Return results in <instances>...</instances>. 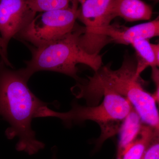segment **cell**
<instances>
[{"mask_svg":"<svg viewBox=\"0 0 159 159\" xmlns=\"http://www.w3.org/2000/svg\"><path fill=\"white\" fill-rule=\"evenodd\" d=\"M142 123L139 114L133 109L123 120L119 129L117 159L122 156L138 138L143 124Z\"/></svg>","mask_w":159,"mask_h":159,"instance_id":"cell-10","label":"cell"},{"mask_svg":"<svg viewBox=\"0 0 159 159\" xmlns=\"http://www.w3.org/2000/svg\"><path fill=\"white\" fill-rule=\"evenodd\" d=\"M79 1L66 9L42 12L16 38L28 42L35 48L54 42L74 30L78 19Z\"/></svg>","mask_w":159,"mask_h":159,"instance_id":"cell-5","label":"cell"},{"mask_svg":"<svg viewBox=\"0 0 159 159\" xmlns=\"http://www.w3.org/2000/svg\"><path fill=\"white\" fill-rule=\"evenodd\" d=\"M27 0H0V37L6 48L36 16Z\"/></svg>","mask_w":159,"mask_h":159,"instance_id":"cell-7","label":"cell"},{"mask_svg":"<svg viewBox=\"0 0 159 159\" xmlns=\"http://www.w3.org/2000/svg\"><path fill=\"white\" fill-rule=\"evenodd\" d=\"M84 27L76 25L72 32L62 38L31 50L32 57L26 61V67L21 69L28 79L36 72L51 71L66 74L79 80L77 65H85L95 72L102 67L99 54H90L80 45V37L84 32Z\"/></svg>","mask_w":159,"mask_h":159,"instance_id":"cell-3","label":"cell"},{"mask_svg":"<svg viewBox=\"0 0 159 159\" xmlns=\"http://www.w3.org/2000/svg\"><path fill=\"white\" fill-rule=\"evenodd\" d=\"M156 1H159V0H156Z\"/></svg>","mask_w":159,"mask_h":159,"instance_id":"cell-17","label":"cell"},{"mask_svg":"<svg viewBox=\"0 0 159 159\" xmlns=\"http://www.w3.org/2000/svg\"><path fill=\"white\" fill-rule=\"evenodd\" d=\"M7 66L2 60L0 61V116L10 125L6 131L7 138H19L16 150L32 155L44 148L45 144L36 139L31 121L40 109L49 103L31 92L29 80L21 69L15 70Z\"/></svg>","mask_w":159,"mask_h":159,"instance_id":"cell-1","label":"cell"},{"mask_svg":"<svg viewBox=\"0 0 159 159\" xmlns=\"http://www.w3.org/2000/svg\"><path fill=\"white\" fill-rule=\"evenodd\" d=\"M142 159H159V131L155 129Z\"/></svg>","mask_w":159,"mask_h":159,"instance_id":"cell-14","label":"cell"},{"mask_svg":"<svg viewBox=\"0 0 159 159\" xmlns=\"http://www.w3.org/2000/svg\"><path fill=\"white\" fill-rule=\"evenodd\" d=\"M152 78L156 84V91L152 95L156 102L159 103V69L157 66L152 68Z\"/></svg>","mask_w":159,"mask_h":159,"instance_id":"cell-15","label":"cell"},{"mask_svg":"<svg viewBox=\"0 0 159 159\" xmlns=\"http://www.w3.org/2000/svg\"><path fill=\"white\" fill-rule=\"evenodd\" d=\"M111 0H80L78 19L84 25L80 37L83 49L90 54H99L105 46L100 35L102 29L111 25L108 10Z\"/></svg>","mask_w":159,"mask_h":159,"instance_id":"cell-6","label":"cell"},{"mask_svg":"<svg viewBox=\"0 0 159 159\" xmlns=\"http://www.w3.org/2000/svg\"><path fill=\"white\" fill-rule=\"evenodd\" d=\"M102 34L109 43L125 45L130 44L137 40L159 38V15L152 20L132 27L110 25L103 29Z\"/></svg>","mask_w":159,"mask_h":159,"instance_id":"cell-8","label":"cell"},{"mask_svg":"<svg viewBox=\"0 0 159 159\" xmlns=\"http://www.w3.org/2000/svg\"><path fill=\"white\" fill-rule=\"evenodd\" d=\"M152 47L155 52L156 55L157 61V67H159V43L157 44H152Z\"/></svg>","mask_w":159,"mask_h":159,"instance_id":"cell-16","label":"cell"},{"mask_svg":"<svg viewBox=\"0 0 159 159\" xmlns=\"http://www.w3.org/2000/svg\"><path fill=\"white\" fill-rule=\"evenodd\" d=\"M102 97L103 101L99 105L83 106L74 102L70 110L66 112H58L43 107L35 118L55 117L61 119L66 126L87 120L97 122L101 129V135L97 142L99 146L119 133L122 122L134 108L126 98L113 92H106Z\"/></svg>","mask_w":159,"mask_h":159,"instance_id":"cell-4","label":"cell"},{"mask_svg":"<svg viewBox=\"0 0 159 159\" xmlns=\"http://www.w3.org/2000/svg\"><path fill=\"white\" fill-rule=\"evenodd\" d=\"M136 54L135 77L139 79L140 75L145 69L157 66L156 55L152 44L148 40L140 39L134 41L130 44Z\"/></svg>","mask_w":159,"mask_h":159,"instance_id":"cell-11","label":"cell"},{"mask_svg":"<svg viewBox=\"0 0 159 159\" xmlns=\"http://www.w3.org/2000/svg\"><path fill=\"white\" fill-rule=\"evenodd\" d=\"M152 12L151 7L141 0H111L108 17L111 21L116 17L128 22L147 20Z\"/></svg>","mask_w":159,"mask_h":159,"instance_id":"cell-9","label":"cell"},{"mask_svg":"<svg viewBox=\"0 0 159 159\" xmlns=\"http://www.w3.org/2000/svg\"><path fill=\"white\" fill-rule=\"evenodd\" d=\"M155 129L143 124L139 137L117 159H142L148 143L153 136Z\"/></svg>","mask_w":159,"mask_h":159,"instance_id":"cell-12","label":"cell"},{"mask_svg":"<svg viewBox=\"0 0 159 159\" xmlns=\"http://www.w3.org/2000/svg\"><path fill=\"white\" fill-rule=\"evenodd\" d=\"M135 71V63L127 58L118 70L101 67L87 80L75 86L72 91L78 99H85L88 106L98 105L106 92L119 94L129 101L143 124L159 131L157 102L136 78Z\"/></svg>","mask_w":159,"mask_h":159,"instance_id":"cell-2","label":"cell"},{"mask_svg":"<svg viewBox=\"0 0 159 159\" xmlns=\"http://www.w3.org/2000/svg\"><path fill=\"white\" fill-rule=\"evenodd\" d=\"M76 0H27L31 9L36 12L69 8ZM79 1L80 0H77Z\"/></svg>","mask_w":159,"mask_h":159,"instance_id":"cell-13","label":"cell"}]
</instances>
